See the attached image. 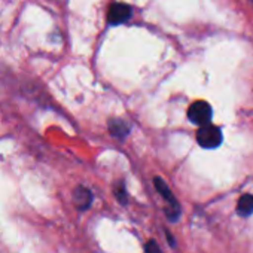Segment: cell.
Here are the masks:
<instances>
[{
    "instance_id": "3",
    "label": "cell",
    "mask_w": 253,
    "mask_h": 253,
    "mask_svg": "<svg viewBox=\"0 0 253 253\" xmlns=\"http://www.w3.org/2000/svg\"><path fill=\"white\" fill-rule=\"evenodd\" d=\"M211 116H213V110H211V106L207 103V101H203V100H198L195 103H192L188 109V118L192 124L195 125H207L210 124L211 121Z\"/></svg>"
},
{
    "instance_id": "6",
    "label": "cell",
    "mask_w": 253,
    "mask_h": 253,
    "mask_svg": "<svg viewBox=\"0 0 253 253\" xmlns=\"http://www.w3.org/2000/svg\"><path fill=\"white\" fill-rule=\"evenodd\" d=\"M107 125H109V130H110L112 136H115V137H125L130 133V124L125 122L124 119H118V118L110 119Z\"/></svg>"
},
{
    "instance_id": "4",
    "label": "cell",
    "mask_w": 253,
    "mask_h": 253,
    "mask_svg": "<svg viewBox=\"0 0 253 253\" xmlns=\"http://www.w3.org/2000/svg\"><path fill=\"white\" fill-rule=\"evenodd\" d=\"M131 8L125 3H113L109 11H107V21L112 24V26H118V24H122L125 21H128L130 17H131Z\"/></svg>"
},
{
    "instance_id": "5",
    "label": "cell",
    "mask_w": 253,
    "mask_h": 253,
    "mask_svg": "<svg viewBox=\"0 0 253 253\" xmlns=\"http://www.w3.org/2000/svg\"><path fill=\"white\" fill-rule=\"evenodd\" d=\"M73 203L78 207V210H86L92 203V194L85 186H78L73 191Z\"/></svg>"
},
{
    "instance_id": "8",
    "label": "cell",
    "mask_w": 253,
    "mask_h": 253,
    "mask_svg": "<svg viewBox=\"0 0 253 253\" xmlns=\"http://www.w3.org/2000/svg\"><path fill=\"white\" fill-rule=\"evenodd\" d=\"M115 195H116V198H118V201L121 203V204H126V198H128V195H126V191H125V186H124V183L121 182L116 188H115Z\"/></svg>"
},
{
    "instance_id": "7",
    "label": "cell",
    "mask_w": 253,
    "mask_h": 253,
    "mask_svg": "<svg viewBox=\"0 0 253 253\" xmlns=\"http://www.w3.org/2000/svg\"><path fill=\"white\" fill-rule=\"evenodd\" d=\"M237 213L243 217H247L253 213V195L244 194L237 203Z\"/></svg>"
},
{
    "instance_id": "1",
    "label": "cell",
    "mask_w": 253,
    "mask_h": 253,
    "mask_svg": "<svg viewBox=\"0 0 253 253\" xmlns=\"http://www.w3.org/2000/svg\"><path fill=\"white\" fill-rule=\"evenodd\" d=\"M154 185H155L157 191H158V192L164 197V200L169 203V207L166 209V214H167L169 220H170V222H176V220L180 217V213H182L180 204H179L177 200L174 198V195H173L171 189L169 188V185H167L161 177H154Z\"/></svg>"
},
{
    "instance_id": "2",
    "label": "cell",
    "mask_w": 253,
    "mask_h": 253,
    "mask_svg": "<svg viewBox=\"0 0 253 253\" xmlns=\"http://www.w3.org/2000/svg\"><path fill=\"white\" fill-rule=\"evenodd\" d=\"M197 142L204 149H216L222 143V133L216 125L207 124L200 126L197 133Z\"/></svg>"
},
{
    "instance_id": "9",
    "label": "cell",
    "mask_w": 253,
    "mask_h": 253,
    "mask_svg": "<svg viewBox=\"0 0 253 253\" xmlns=\"http://www.w3.org/2000/svg\"><path fill=\"white\" fill-rule=\"evenodd\" d=\"M145 253H163V250L155 240H149L145 244Z\"/></svg>"
},
{
    "instance_id": "10",
    "label": "cell",
    "mask_w": 253,
    "mask_h": 253,
    "mask_svg": "<svg viewBox=\"0 0 253 253\" xmlns=\"http://www.w3.org/2000/svg\"><path fill=\"white\" fill-rule=\"evenodd\" d=\"M166 234H167V240L170 241V246H171V247H176V240L173 238L171 232H170V231H166Z\"/></svg>"
}]
</instances>
